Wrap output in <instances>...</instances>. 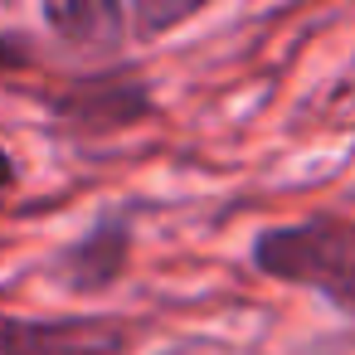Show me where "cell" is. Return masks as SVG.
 I'll list each match as a JSON object with an SVG mask.
<instances>
[{
  "label": "cell",
  "instance_id": "6da1fadb",
  "mask_svg": "<svg viewBox=\"0 0 355 355\" xmlns=\"http://www.w3.org/2000/svg\"><path fill=\"white\" fill-rule=\"evenodd\" d=\"M253 263L277 277L331 297L336 306L355 311V224L316 214L302 224L263 229L253 243Z\"/></svg>",
  "mask_w": 355,
  "mask_h": 355
},
{
  "label": "cell",
  "instance_id": "7a4b0ae2",
  "mask_svg": "<svg viewBox=\"0 0 355 355\" xmlns=\"http://www.w3.org/2000/svg\"><path fill=\"white\" fill-rule=\"evenodd\" d=\"M127 340L107 316H0V355H127Z\"/></svg>",
  "mask_w": 355,
  "mask_h": 355
},
{
  "label": "cell",
  "instance_id": "3957f363",
  "mask_svg": "<svg viewBox=\"0 0 355 355\" xmlns=\"http://www.w3.org/2000/svg\"><path fill=\"white\" fill-rule=\"evenodd\" d=\"M195 6H98V0H83V6H44V25L73 44V49H112L127 35H161L180 20H190Z\"/></svg>",
  "mask_w": 355,
  "mask_h": 355
},
{
  "label": "cell",
  "instance_id": "277c9868",
  "mask_svg": "<svg viewBox=\"0 0 355 355\" xmlns=\"http://www.w3.org/2000/svg\"><path fill=\"white\" fill-rule=\"evenodd\" d=\"M10 64H25V44H15L10 35H0V69H10Z\"/></svg>",
  "mask_w": 355,
  "mask_h": 355
},
{
  "label": "cell",
  "instance_id": "5b68a950",
  "mask_svg": "<svg viewBox=\"0 0 355 355\" xmlns=\"http://www.w3.org/2000/svg\"><path fill=\"white\" fill-rule=\"evenodd\" d=\"M10 180H15V166H10V156H6V151H0V190H6Z\"/></svg>",
  "mask_w": 355,
  "mask_h": 355
}]
</instances>
